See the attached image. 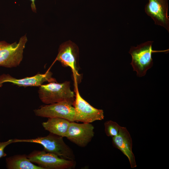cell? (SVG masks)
<instances>
[{
	"instance_id": "277c9868",
	"label": "cell",
	"mask_w": 169,
	"mask_h": 169,
	"mask_svg": "<svg viewBox=\"0 0 169 169\" xmlns=\"http://www.w3.org/2000/svg\"><path fill=\"white\" fill-rule=\"evenodd\" d=\"M26 35L22 37L19 42L12 44L0 41V66L6 68L16 67L23 58V49L27 41Z\"/></svg>"
},
{
	"instance_id": "7c38bea8",
	"label": "cell",
	"mask_w": 169,
	"mask_h": 169,
	"mask_svg": "<svg viewBox=\"0 0 169 169\" xmlns=\"http://www.w3.org/2000/svg\"><path fill=\"white\" fill-rule=\"evenodd\" d=\"M113 146L120 150L128 158L131 168L137 166L132 151V142L131 135L125 127L121 126L118 135L112 137Z\"/></svg>"
},
{
	"instance_id": "5b68a950",
	"label": "cell",
	"mask_w": 169,
	"mask_h": 169,
	"mask_svg": "<svg viewBox=\"0 0 169 169\" xmlns=\"http://www.w3.org/2000/svg\"><path fill=\"white\" fill-rule=\"evenodd\" d=\"M75 93L73 106L74 109V121L91 123L104 119V111L91 105L84 99L79 92L77 83L75 81Z\"/></svg>"
},
{
	"instance_id": "ba28073f",
	"label": "cell",
	"mask_w": 169,
	"mask_h": 169,
	"mask_svg": "<svg viewBox=\"0 0 169 169\" xmlns=\"http://www.w3.org/2000/svg\"><path fill=\"white\" fill-rule=\"evenodd\" d=\"M79 49L71 41L63 43L59 46L58 54L55 61H58L64 67H69L72 69L74 81L78 83L79 75L78 71Z\"/></svg>"
},
{
	"instance_id": "6da1fadb",
	"label": "cell",
	"mask_w": 169,
	"mask_h": 169,
	"mask_svg": "<svg viewBox=\"0 0 169 169\" xmlns=\"http://www.w3.org/2000/svg\"><path fill=\"white\" fill-rule=\"evenodd\" d=\"M30 142L42 145L45 151L54 154L66 159L75 161V156L72 149L64 142L63 137L50 133L47 136L30 139H13V143Z\"/></svg>"
},
{
	"instance_id": "9c48e42d",
	"label": "cell",
	"mask_w": 169,
	"mask_h": 169,
	"mask_svg": "<svg viewBox=\"0 0 169 169\" xmlns=\"http://www.w3.org/2000/svg\"><path fill=\"white\" fill-rule=\"evenodd\" d=\"M94 127L91 123L70 122L66 138L81 147L86 146L95 134Z\"/></svg>"
},
{
	"instance_id": "9a60e30c",
	"label": "cell",
	"mask_w": 169,
	"mask_h": 169,
	"mask_svg": "<svg viewBox=\"0 0 169 169\" xmlns=\"http://www.w3.org/2000/svg\"><path fill=\"white\" fill-rule=\"evenodd\" d=\"M104 125L106 135L112 137L118 135L121 127L116 122L111 120L106 121L105 122Z\"/></svg>"
},
{
	"instance_id": "e0dca14e",
	"label": "cell",
	"mask_w": 169,
	"mask_h": 169,
	"mask_svg": "<svg viewBox=\"0 0 169 169\" xmlns=\"http://www.w3.org/2000/svg\"><path fill=\"white\" fill-rule=\"evenodd\" d=\"M31 2V7L32 11L35 13L36 12V8L35 4V0H30Z\"/></svg>"
},
{
	"instance_id": "8fae6325",
	"label": "cell",
	"mask_w": 169,
	"mask_h": 169,
	"mask_svg": "<svg viewBox=\"0 0 169 169\" xmlns=\"http://www.w3.org/2000/svg\"><path fill=\"white\" fill-rule=\"evenodd\" d=\"M52 73L48 71L44 74H38L33 76L17 79L9 74H3L0 75V87L5 82H10L19 86H39L45 82H56V79L52 77Z\"/></svg>"
},
{
	"instance_id": "7a4b0ae2",
	"label": "cell",
	"mask_w": 169,
	"mask_h": 169,
	"mask_svg": "<svg viewBox=\"0 0 169 169\" xmlns=\"http://www.w3.org/2000/svg\"><path fill=\"white\" fill-rule=\"evenodd\" d=\"M153 41H147L136 47L131 46L129 53L132 57L131 63L133 70L136 72L139 77L145 76L147 70L153 65L152 54L153 53L167 52L169 49L164 50H154L152 45Z\"/></svg>"
},
{
	"instance_id": "5bb4252c",
	"label": "cell",
	"mask_w": 169,
	"mask_h": 169,
	"mask_svg": "<svg viewBox=\"0 0 169 169\" xmlns=\"http://www.w3.org/2000/svg\"><path fill=\"white\" fill-rule=\"evenodd\" d=\"M7 168L8 169H43L33 164L25 154L17 155L6 159Z\"/></svg>"
},
{
	"instance_id": "30bf717a",
	"label": "cell",
	"mask_w": 169,
	"mask_h": 169,
	"mask_svg": "<svg viewBox=\"0 0 169 169\" xmlns=\"http://www.w3.org/2000/svg\"><path fill=\"white\" fill-rule=\"evenodd\" d=\"M168 0H149L145 5V12L153 20L156 25L164 27L169 32Z\"/></svg>"
},
{
	"instance_id": "3957f363",
	"label": "cell",
	"mask_w": 169,
	"mask_h": 169,
	"mask_svg": "<svg viewBox=\"0 0 169 169\" xmlns=\"http://www.w3.org/2000/svg\"><path fill=\"white\" fill-rule=\"evenodd\" d=\"M38 93L41 100L50 104L66 100H74L75 95L70 88V83L65 81L62 83L55 82L41 85Z\"/></svg>"
},
{
	"instance_id": "2e32d148",
	"label": "cell",
	"mask_w": 169,
	"mask_h": 169,
	"mask_svg": "<svg viewBox=\"0 0 169 169\" xmlns=\"http://www.w3.org/2000/svg\"><path fill=\"white\" fill-rule=\"evenodd\" d=\"M13 139H10L6 141L0 142V158L7 156L4 152V149L8 145L13 143Z\"/></svg>"
},
{
	"instance_id": "8992f818",
	"label": "cell",
	"mask_w": 169,
	"mask_h": 169,
	"mask_svg": "<svg viewBox=\"0 0 169 169\" xmlns=\"http://www.w3.org/2000/svg\"><path fill=\"white\" fill-rule=\"evenodd\" d=\"M27 156L31 162L43 169H70L76 165L75 161L61 158L44 150H34Z\"/></svg>"
},
{
	"instance_id": "52a82bcc",
	"label": "cell",
	"mask_w": 169,
	"mask_h": 169,
	"mask_svg": "<svg viewBox=\"0 0 169 169\" xmlns=\"http://www.w3.org/2000/svg\"><path fill=\"white\" fill-rule=\"evenodd\" d=\"M74 100H66L41 106L33 110L36 115L42 117L60 118L74 121Z\"/></svg>"
},
{
	"instance_id": "4fadbf2b",
	"label": "cell",
	"mask_w": 169,
	"mask_h": 169,
	"mask_svg": "<svg viewBox=\"0 0 169 169\" xmlns=\"http://www.w3.org/2000/svg\"><path fill=\"white\" fill-rule=\"evenodd\" d=\"M70 122L63 118H48L42 125L44 129L50 133L66 137Z\"/></svg>"
}]
</instances>
